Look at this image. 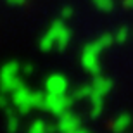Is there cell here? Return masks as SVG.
Returning a JSON list of instances; mask_svg holds the SVG:
<instances>
[{
  "instance_id": "obj_1",
  "label": "cell",
  "mask_w": 133,
  "mask_h": 133,
  "mask_svg": "<svg viewBox=\"0 0 133 133\" xmlns=\"http://www.w3.org/2000/svg\"><path fill=\"white\" fill-rule=\"evenodd\" d=\"M116 42L114 40L112 35H102L99 40H95V42H90L88 45H85L83 52H81V66H83L90 74H100V62H99V54L102 52L104 49H107L109 45Z\"/></svg>"
},
{
  "instance_id": "obj_2",
  "label": "cell",
  "mask_w": 133,
  "mask_h": 133,
  "mask_svg": "<svg viewBox=\"0 0 133 133\" xmlns=\"http://www.w3.org/2000/svg\"><path fill=\"white\" fill-rule=\"evenodd\" d=\"M69 40H71V31L66 28V24L62 21H54L50 24L49 31L45 33V36L40 40V49L45 52L52 49L64 50L69 45Z\"/></svg>"
},
{
  "instance_id": "obj_3",
  "label": "cell",
  "mask_w": 133,
  "mask_h": 133,
  "mask_svg": "<svg viewBox=\"0 0 133 133\" xmlns=\"http://www.w3.org/2000/svg\"><path fill=\"white\" fill-rule=\"evenodd\" d=\"M21 66L16 61H9L2 69V90L5 94H12L16 88H19L23 81L19 78Z\"/></svg>"
},
{
  "instance_id": "obj_4",
  "label": "cell",
  "mask_w": 133,
  "mask_h": 133,
  "mask_svg": "<svg viewBox=\"0 0 133 133\" xmlns=\"http://www.w3.org/2000/svg\"><path fill=\"white\" fill-rule=\"evenodd\" d=\"M73 97H68L66 94H47L45 95V104L43 109L49 111L54 116H61L66 111H69L71 104H73Z\"/></svg>"
},
{
  "instance_id": "obj_5",
  "label": "cell",
  "mask_w": 133,
  "mask_h": 133,
  "mask_svg": "<svg viewBox=\"0 0 133 133\" xmlns=\"http://www.w3.org/2000/svg\"><path fill=\"white\" fill-rule=\"evenodd\" d=\"M10 95H12V105L21 114H28V111L35 109L33 107V92H30L24 85H21L19 88H16Z\"/></svg>"
},
{
  "instance_id": "obj_6",
  "label": "cell",
  "mask_w": 133,
  "mask_h": 133,
  "mask_svg": "<svg viewBox=\"0 0 133 133\" xmlns=\"http://www.w3.org/2000/svg\"><path fill=\"white\" fill-rule=\"evenodd\" d=\"M57 128L61 133H73L76 130L81 128V119L76 116L71 111H66L64 114L59 116V121H57Z\"/></svg>"
},
{
  "instance_id": "obj_7",
  "label": "cell",
  "mask_w": 133,
  "mask_h": 133,
  "mask_svg": "<svg viewBox=\"0 0 133 133\" xmlns=\"http://www.w3.org/2000/svg\"><path fill=\"white\" fill-rule=\"evenodd\" d=\"M45 88H47V94H66V90H68V79L62 74L54 73L47 78Z\"/></svg>"
},
{
  "instance_id": "obj_8",
  "label": "cell",
  "mask_w": 133,
  "mask_h": 133,
  "mask_svg": "<svg viewBox=\"0 0 133 133\" xmlns=\"http://www.w3.org/2000/svg\"><path fill=\"white\" fill-rule=\"evenodd\" d=\"M90 85H92V92H94V94H92V97H94V95L104 97L109 90L112 88V81H111L109 78H105V76H102V74H97V76H95V79Z\"/></svg>"
},
{
  "instance_id": "obj_9",
  "label": "cell",
  "mask_w": 133,
  "mask_h": 133,
  "mask_svg": "<svg viewBox=\"0 0 133 133\" xmlns=\"http://www.w3.org/2000/svg\"><path fill=\"white\" fill-rule=\"evenodd\" d=\"M130 124H131V116L128 112H121L118 118L114 119L112 130H114V133H124L130 128Z\"/></svg>"
},
{
  "instance_id": "obj_10",
  "label": "cell",
  "mask_w": 133,
  "mask_h": 133,
  "mask_svg": "<svg viewBox=\"0 0 133 133\" xmlns=\"http://www.w3.org/2000/svg\"><path fill=\"white\" fill-rule=\"evenodd\" d=\"M90 102H92V118H99L104 109V97L94 95V97H90Z\"/></svg>"
},
{
  "instance_id": "obj_11",
  "label": "cell",
  "mask_w": 133,
  "mask_h": 133,
  "mask_svg": "<svg viewBox=\"0 0 133 133\" xmlns=\"http://www.w3.org/2000/svg\"><path fill=\"white\" fill-rule=\"evenodd\" d=\"M92 85H83V87H79L78 90H74L73 92V99L74 100H79V99H83V97H92Z\"/></svg>"
},
{
  "instance_id": "obj_12",
  "label": "cell",
  "mask_w": 133,
  "mask_h": 133,
  "mask_svg": "<svg viewBox=\"0 0 133 133\" xmlns=\"http://www.w3.org/2000/svg\"><path fill=\"white\" fill-rule=\"evenodd\" d=\"M30 133H49V124L42 121V119H36L30 128Z\"/></svg>"
},
{
  "instance_id": "obj_13",
  "label": "cell",
  "mask_w": 133,
  "mask_h": 133,
  "mask_svg": "<svg viewBox=\"0 0 133 133\" xmlns=\"http://www.w3.org/2000/svg\"><path fill=\"white\" fill-rule=\"evenodd\" d=\"M94 4H95L97 9L105 10V12L112 9V0H94Z\"/></svg>"
},
{
  "instance_id": "obj_14",
  "label": "cell",
  "mask_w": 133,
  "mask_h": 133,
  "mask_svg": "<svg viewBox=\"0 0 133 133\" xmlns=\"http://www.w3.org/2000/svg\"><path fill=\"white\" fill-rule=\"evenodd\" d=\"M128 38V30L126 28H119L118 33L114 35V40H116V43H124Z\"/></svg>"
},
{
  "instance_id": "obj_15",
  "label": "cell",
  "mask_w": 133,
  "mask_h": 133,
  "mask_svg": "<svg viewBox=\"0 0 133 133\" xmlns=\"http://www.w3.org/2000/svg\"><path fill=\"white\" fill-rule=\"evenodd\" d=\"M7 118H9V131H16L17 130V119H16V116L10 111H7Z\"/></svg>"
},
{
  "instance_id": "obj_16",
  "label": "cell",
  "mask_w": 133,
  "mask_h": 133,
  "mask_svg": "<svg viewBox=\"0 0 133 133\" xmlns=\"http://www.w3.org/2000/svg\"><path fill=\"white\" fill-rule=\"evenodd\" d=\"M71 14H73V10H71V9H64V10H62V19H68Z\"/></svg>"
},
{
  "instance_id": "obj_17",
  "label": "cell",
  "mask_w": 133,
  "mask_h": 133,
  "mask_svg": "<svg viewBox=\"0 0 133 133\" xmlns=\"http://www.w3.org/2000/svg\"><path fill=\"white\" fill-rule=\"evenodd\" d=\"M7 2H9L10 5H23L26 0H7Z\"/></svg>"
},
{
  "instance_id": "obj_18",
  "label": "cell",
  "mask_w": 133,
  "mask_h": 133,
  "mask_svg": "<svg viewBox=\"0 0 133 133\" xmlns=\"http://www.w3.org/2000/svg\"><path fill=\"white\" fill-rule=\"evenodd\" d=\"M23 71H24V74H31V71H33V66H24V68H23Z\"/></svg>"
},
{
  "instance_id": "obj_19",
  "label": "cell",
  "mask_w": 133,
  "mask_h": 133,
  "mask_svg": "<svg viewBox=\"0 0 133 133\" xmlns=\"http://www.w3.org/2000/svg\"><path fill=\"white\" fill-rule=\"evenodd\" d=\"M124 5L126 7H133V0H124Z\"/></svg>"
}]
</instances>
